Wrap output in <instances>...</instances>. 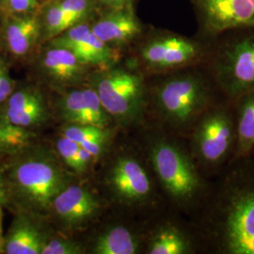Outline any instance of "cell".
<instances>
[{
	"mask_svg": "<svg viewBox=\"0 0 254 254\" xmlns=\"http://www.w3.org/2000/svg\"><path fill=\"white\" fill-rule=\"evenodd\" d=\"M158 130L147 136V159L164 195L190 218L203 200L210 180L195 162L186 138Z\"/></svg>",
	"mask_w": 254,
	"mask_h": 254,
	"instance_id": "cell-3",
	"label": "cell"
},
{
	"mask_svg": "<svg viewBox=\"0 0 254 254\" xmlns=\"http://www.w3.org/2000/svg\"><path fill=\"white\" fill-rule=\"evenodd\" d=\"M35 134L0 118V165H4L31 148Z\"/></svg>",
	"mask_w": 254,
	"mask_h": 254,
	"instance_id": "cell-22",
	"label": "cell"
},
{
	"mask_svg": "<svg viewBox=\"0 0 254 254\" xmlns=\"http://www.w3.org/2000/svg\"><path fill=\"white\" fill-rule=\"evenodd\" d=\"M106 1L112 5H123V4L127 3L128 0H106Z\"/></svg>",
	"mask_w": 254,
	"mask_h": 254,
	"instance_id": "cell-32",
	"label": "cell"
},
{
	"mask_svg": "<svg viewBox=\"0 0 254 254\" xmlns=\"http://www.w3.org/2000/svg\"><path fill=\"white\" fill-rule=\"evenodd\" d=\"M9 8L17 13H26L36 8L37 0H9Z\"/></svg>",
	"mask_w": 254,
	"mask_h": 254,
	"instance_id": "cell-30",
	"label": "cell"
},
{
	"mask_svg": "<svg viewBox=\"0 0 254 254\" xmlns=\"http://www.w3.org/2000/svg\"><path fill=\"white\" fill-rule=\"evenodd\" d=\"M90 81L111 118L124 126L142 124L148 95L140 74L125 69H111L91 74Z\"/></svg>",
	"mask_w": 254,
	"mask_h": 254,
	"instance_id": "cell-7",
	"label": "cell"
},
{
	"mask_svg": "<svg viewBox=\"0 0 254 254\" xmlns=\"http://www.w3.org/2000/svg\"><path fill=\"white\" fill-rule=\"evenodd\" d=\"M58 4L65 11L70 27L74 26L76 22L86 16L91 8L90 0H62L58 2Z\"/></svg>",
	"mask_w": 254,
	"mask_h": 254,
	"instance_id": "cell-26",
	"label": "cell"
},
{
	"mask_svg": "<svg viewBox=\"0 0 254 254\" xmlns=\"http://www.w3.org/2000/svg\"><path fill=\"white\" fill-rule=\"evenodd\" d=\"M236 111V143L232 160L248 156L254 145V92L234 102Z\"/></svg>",
	"mask_w": 254,
	"mask_h": 254,
	"instance_id": "cell-21",
	"label": "cell"
},
{
	"mask_svg": "<svg viewBox=\"0 0 254 254\" xmlns=\"http://www.w3.org/2000/svg\"><path fill=\"white\" fill-rule=\"evenodd\" d=\"M46 117L45 99L39 91L31 88L14 90L0 106V118L28 130L40 126Z\"/></svg>",
	"mask_w": 254,
	"mask_h": 254,
	"instance_id": "cell-13",
	"label": "cell"
},
{
	"mask_svg": "<svg viewBox=\"0 0 254 254\" xmlns=\"http://www.w3.org/2000/svg\"><path fill=\"white\" fill-rule=\"evenodd\" d=\"M145 236L144 250L147 254H199L198 242L189 220L186 224L172 220L159 222Z\"/></svg>",
	"mask_w": 254,
	"mask_h": 254,
	"instance_id": "cell-11",
	"label": "cell"
},
{
	"mask_svg": "<svg viewBox=\"0 0 254 254\" xmlns=\"http://www.w3.org/2000/svg\"><path fill=\"white\" fill-rule=\"evenodd\" d=\"M200 254H254V156L232 160L188 218Z\"/></svg>",
	"mask_w": 254,
	"mask_h": 254,
	"instance_id": "cell-1",
	"label": "cell"
},
{
	"mask_svg": "<svg viewBox=\"0 0 254 254\" xmlns=\"http://www.w3.org/2000/svg\"><path fill=\"white\" fill-rule=\"evenodd\" d=\"M199 3L212 33L254 27V0H199Z\"/></svg>",
	"mask_w": 254,
	"mask_h": 254,
	"instance_id": "cell-10",
	"label": "cell"
},
{
	"mask_svg": "<svg viewBox=\"0 0 254 254\" xmlns=\"http://www.w3.org/2000/svg\"><path fill=\"white\" fill-rule=\"evenodd\" d=\"M191 154L209 180L234 157L236 143L234 103L225 98L206 110L186 137Z\"/></svg>",
	"mask_w": 254,
	"mask_h": 254,
	"instance_id": "cell-5",
	"label": "cell"
},
{
	"mask_svg": "<svg viewBox=\"0 0 254 254\" xmlns=\"http://www.w3.org/2000/svg\"><path fill=\"white\" fill-rule=\"evenodd\" d=\"M203 64L225 99L234 103L254 92V33L229 40L209 50Z\"/></svg>",
	"mask_w": 254,
	"mask_h": 254,
	"instance_id": "cell-6",
	"label": "cell"
},
{
	"mask_svg": "<svg viewBox=\"0 0 254 254\" xmlns=\"http://www.w3.org/2000/svg\"><path fill=\"white\" fill-rule=\"evenodd\" d=\"M224 97L204 64L168 76L152 90L159 129L186 138L202 114Z\"/></svg>",
	"mask_w": 254,
	"mask_h": 254,
	"instance_id": "cell-2",
	"label": "cell"
},
{
	"mask_svg": "<svg viewBox=\"0 0 254 254\" xmlns=\"http://www.w3.org/2000/svg\"><path fill=\"white\" fill-rule=\"evenodd\" d=\"M91 31L109 45L126 43L136 37L141 28L132 11L122 9L102 17L91 27Z\"/></svg>",
	"mask_w": 254,
	"mask_h": 254,
	"instance_id": "cell-17",
	"label": "cell"
},
{
	"mask_svg": "<svg viewBox=\"0 0 254 254\" xmlns=\"http://www.w3.org/2000/svg\"><path fill=\"white\" fill-rule=\"evenodd\" d=\"M83 249L79 243L67 238L46 240L42 254H80Z\"/></svg>",
	"mask_w": 254,
	"mask_h": 254,
	"instance_id": "cell-27",
	"label": "cell"
},
{
	"mask_svg": "<svg viewBox=\"0 0 254 254\" xmlns=\"http://www.w3.org/2000/svg\"><path fill=\"white\" fill-rule=\"evenodd\" d=\"M51 209L64 224L77 227L94 218L100 209V202L89 190L68 186L55 198Z\"/></svg>",
	"mask_w": 254,
	"mask_h": 254,
	"instance_id": "cell-14",
	"label": "cell"
},
{
	"mask_svg": "<svg viewBox=\"0 0 254 254\" xmlns=\"http://www.w3.org/2000/svg\"><path fill=\"white\" fill-rule=\"evenodd\" d=\"M57 149L61 158L64 160L71 170L74 173H84L81 164L79 161V148L80 146L69 139L68 137L63 136L57 141Z\"/></svg>",
	"mask_w": 254,
	"mask_h": 254,
	"instance_id": "cell-24",
	"label": "cell"
},
{
	"mask_svg": "<svg viewBox=\"0 0 254 254\" xmlns=\"http://www.w3.org/2000/svg\"><path fill=\"white\" fill-rule=\"evenodd\" d=\"M109 130L91 125H70L64 128L63 135L85 148L95 158L105 150L110 136Z\"/></svg>",
	"mask_w": 254,
	"mask_h": 254,
	"instance_id": "cell-23",
	"label": "cell"
},
{
	"mask_svg": "<svg viewBox=\"0 0 254 254\" xmlns=\"http://www.w3.org/2000/svg\"><path fill=\"white\" fill-rule=\"evenodd\" d=\"M3 206L0 205V254H4V235H3Z\"/></svg>",
	"mask_w": 254,
	"mask_h": 254,
	"instance_id": "cell-31",
	"label": "cell"
},
{
	"mask_svg": "<svg viewBox=\"0 0 254 254\" xmlns=\"http://www.w3.org/2000/svg\"><path fill=\"white\" fill-rule=\"evenodd\" d=\"M145 238L126 226L108 229L96 239L92 253L95 254H136L144 249Z\"/></svg>",
	"mask_w": 254,
	"mask_h": 254,
	"instance_id": "cell-19",
	"label": "cell"
},
{
	"mask_svg": "<svg viewBox=\"0 0 254 254\" xmlns=\"http://www.w3.org/2000/svg\"><path fill=\"white\" fill-rule=\"evenodd\" d=\"M46 242L41 230L27 212L19 211L4 236V254H42Z\"/></svg>",
	"mask_w": 254,
	"mask_h": 254,
	"instance_id": "cell-15",
	"label": "cell"
},
{
	"mask_svg": "<svg viewBox=\"0 0 254 254\" xmlns=\"http://www.w3.org/2000/svg\"><path fill=\"white\" fill-rule=\"evenodd\" d=\"M253 156H254V147H253V149H252V152H251V154Z\"/></svg>",
	"mask_w": 254,
	"mask_h": 254,
	"instance_id": "cell-33",
	"label": "cell"
},
{
	"mask_svg": "<svg viewBox=\"0 0 254 254\" xmlns=\"http://www.w3.org/2000/svg\"><path fill=\"white\" fill-rule=\"evenodd\" d=\"M0 205L9 206L11 205V196L9 191V184L2 165H0Z\"/></svg>",
	"mask_w": 254,
	"mask_h": 254,
	"instance_id": "cell-29",
	"label": "cell"
},
{
	"mask_svg": "<svg viewBox=\"0 0 254 254\" xmlns=\"http://www.w3.org/2000/svg\"><path fill=\"white\" fill-rule=\"evenodd\" d=\"M52 41V46L70 50L86 65H106L114 59L109 45L102 42L88 25H74Z\"/></svg>",
	"mask_w": 254,
	"mask_h": 254,
	"instance_id": "cell-12",
	"label": "cell"
},
{
	"mask_svg": "<svg viewBox=\"0 0 254 254\" xmlns=\"http://www.w3.org/2000/svg\"><path fill=\"white\" fill-rule=\"evenodd\" d=\"M41 64L48 76L64 84L78 80L86 66L70 50L56 46L46 50Z\"/></svg>",
	"mask_w": 254,
	"mask_h": 254,
	"instance_id": "cell-18",
	"label": "cell"
},
{
	"mask_svg": "<svg viewBox=\"0 0 254 254\" xmlns=\"http://www.w3.org/2000/svg\"><path fill=\"white\" fill-rule=\"evenodd\" d=\"M59 111L62 118L71 125L95 126L100 118V102L89 88L73 90L61 98Z\"/></svg>",
	"mask_w": 254,
	"mask_h": 254,
	"instance_id": "cell-16",
	"label": "cell"
},
{
	"mask_svg": "<svg viewBox=\"0 0 254 254\" xmlns=\"http://www.w3.org/2000/svg\"><path fill=\"white\" fill-rule=\"evenodd\" d=\"M40 35V24L35 16H22L9 21L5 30V41L9 53L21 58L27 56Z\"/></svg>",
	"mask_w": 254,
	"mask_h": 254,
	"instance_id": "cell-20",
	"label": "cell"
},
{
	"mask_svg": "<svg viewBox=\"0 0 254 254\" xmlns=\"http://www.w3.org/2000/svg\"><path fill=\"white\" fill-rule=\"evenodd\" d=\"M65 11L56 3L47 9L46 13V30L49 37L62 34L69 28Z\"/></svg>",
	"mask_w": 254,
	"mask_h": 254,
	"instance_id": "cell-25",
	"label": "cell"
},
{
	"mask_svg": "<svg viewBox=\"0 0 254 254\" xmlns=\"http://www.w3.org/2000/svg\"><path fill=\"white\" fill-rule=\"evenodd\" d=\"M29 150L2 165L9 184L11 205L41 213L51 209L55 198L69 185L53 159Z\"/></svg>",
	"mask_w": 254,
	"mask_h": 254,
	"instance_id": "cell-4",
	"label": "cell"
},
{
	"mask_svg": "<svg viewBox=\"0 0 254 254\" xmlns=\"http://www.w3.org/2000/svg\"><path fill=\"white\" fill-rule=\"evenodd\" d=\"M132 154L119 157L109 173V183L123 203L131 207L151 208L157 200L154 173L148 161Z\"/></svg>",
	"mask_w": 254,
	"mask_h": 254,
	"instance_id": "cell-8",
	"label": "cell"
},
{
	"mask_svg": "<svg viewBox=\"0 0 254 254\" xmlns=\"http://www.w3.org/2000/svg\"><path fill=\"white\" fill-rule=\"evenodd\" d=\"M208 53V48L197 41L185 37L165 36L142 46L140 58L149 69L163 72L203 64Z\"/></svg>",
	"mask_w": 254,
	"mask_h": 254,
	"instance_id": "cell-9",
	"label": "cell"
},
{
	"mask_svg": "<svg viewBox=\"0 0 254 254\" xmlns=\"http://www.w3.org/2000/svg\"><path fill=\"white\" fill-rule=\"evenodd\" d=\"M15 90V83L9 74L5 61L0 58V106L7 100Z\"/></svg>",
	"mask_w": 254,
	"mask_h": 254,
	"instance_id": "cell-28",
	"label": "cell"
}]
</instances>
